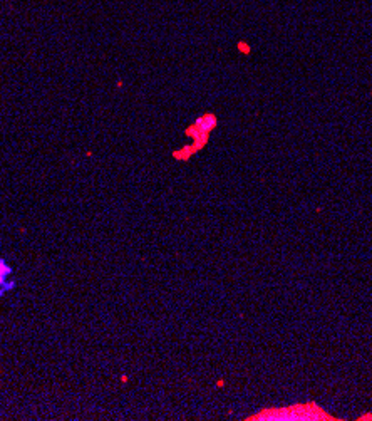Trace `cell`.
Returning a JSON list of instances; mask_svg holds the SVG:
<instances>
[{
  "instance_id": "1",
  "label": "cell",
  "mask_w": 372,
  "mask_h": 421,
  "mask_svg": "<svg viewBox=\"0 0 372 421\" xmlns=\"http://www.w3.org/2000/svg\"><path fill=\"white\" fill-rule=\"evenodd\" d=\"M248 420H282V421H317V420H334L332 416L327 415L322 408L316 406L314 403L309 404H296L290 408H280V410H264L259 415H253Z\"/></svg>"
},
{
  "instance_id": "2",
  "label": "cell",
  "mask_w": 372,
  "mask_h": 421,
  "mask_svg": "<svg viewBox=\"0 0 372 421\" xmlns=\"http://www.w3.org/2000/svg\"><path fill=\"white\" fill-rule=\"evenodd\" d=\"M10 276H12V267L6 262V260L0 259V296H3V294L9 292V290L15 287V282L9 279Z\"/></svg>"
}]
</instances>
